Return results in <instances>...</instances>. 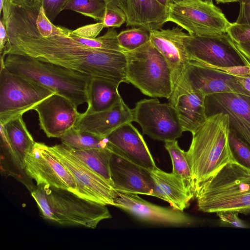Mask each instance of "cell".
<instances>
[{
    "label": "cell",
    "instance_id": "27",
    "mask_svg": "<svg viewBox=\"0 0 250 250\" xmlns=\"http://www.w3.org/2000/svg\"><path fill=\"white\" fill-rule=\"evenodd\" d=\"M165 147L171 160L172 172L183 180L186 188L195 196L192 172L186 152L179 147L176 140L165 142Z\"/></svg>",
    "mask_w": 250,
    "mask_h": 250
},
{
    "label": "cell",
    "instance_id": "42",
    "mask_svg": "<svg viewBox=\"0 0 250 250\" xmlns=\"http://www.w3.org/2000/svg\"><path fill=\"white\" fill-rule=\"evenodd\" d=\"M161 4L169 8L171 0H157Z\"/></svg>",
    "mask_w": 250,
    "mask_h": 250
},
{
    "label": "cell",
    "instance_id": "17",
    "mask_svg": "<svg viewBox=\"0 0 250 250\" xmlns=\"http://www.w3.org/2000/svg\"><path fill=\"white\" fill-rule=\"evenodd\" d=\"M107 140V147L113 153L149 171L156 167L143 136L131 122L115 129Z\"/></svg>",
    "mask_w": 250,
    "mask_h": 250
},
{
    "label": "cell",
    "instance_id": "16",
    "mask_svg": "<svg viewBox=\"0 0 250 250\" xmlns=\"http://www.w3.org/2000/svg\"><path fill=\"white\" fill-rule=\"evenodd\" d=\"M40 128L48 138H60L73 128L80 113L67 98L55 93L36 105Z\"/></svg>",
    "mask_w": 250,
    "mask_h": 250
},
{
    "label": "cell",
    "instance_id": "40",
    "mask_svg": "<svg viewBox=\"0 0 250 250\" xmlns=\"http://www.w3.org/2000/svg\"><path fill=\"white\" fill-rule=\"evenodd\" d=\"M234 43L240 53L250 61V41L243 43L234 42Z\"/></svg>",
    "mask_w": 250,
    "mask_h": 250
},
{
    "label": "cell",
    "instance_id": "5",
    "mask_svg": "<svg viewBox=\"0 0 250 250\" xmlns=\"http://www.w3.org/2000/svg\"><path fill=\"white\" fill-rule=\"evenodd\" d=\"M45 219L63 226L95 229L112 217L105 205L81 197L69 190L40 185L31 192Z\"/></svg>",
    "mask_w": 250,
    "mask_h": 250
},
{
    "label": "cell",
    "instance_id": "12",
    "mask_svg": "<svg viewBox=\"0 0 250 250\" xmlns=\"http://www.w3.org/2000/svg\"><path fill=\"white\" fill-rule=\"evenodd\" d=\"M24 170L37 186L50 185L69 190L80 196L72 175L44 143H35L24 159Z\"/></svg>",
    "mask_w": 250,
    "mask_h": 250
},
{
    "label": "cell",
    "instance_id": "3",
    "mask_svg": "<svg viewBox=\"0 0 250 250\" xmlns=\"http://www.w3.org/2000/svg\"><path fill=\"white\" fill-rule=\"evenodd\" d=\"M198 209L206 213L234 211L250 214V170L227 164L202 183L195 194Z\"/></svg>",
    "mask_w": 250,
    "mask_h": 250
},
{
    "label": "cell",
    "instance_id": "11",
    "mask_svg": "<svg viewBox=\"0 0 250 250\" xmlns=\"http://www.w3.org/2000/svg\"><path fill=\"white\" fill-rule=\"evenodd\" d=\"M49 148L72 175L80 197L105 206L114 205L119 192L106 180L74 156L64 145Z\"/></svg>",
    "mask_w": 250,
    "mask_h": 250
},
{
    "label": "cell",
    "instance_id": "23",
    "mask_svg": "<svg viewBox=\"0 0 250 250\" xmlns=\"http://www.w3.org/2000/svg\"><path fill=\"white\" fill-rule=\"evenodd\" d=\"M149 172L153 185L152 196L168 202L172 208L182 211L189 206L195 196L179 177L157 167Z\"/></svg>",
    "mask_w": 250,
    "mask_h": 250
},
{
    "label": "cell",
    "instance_id": "24",
    "mask_svg": "<svg viewBox=\"0 0 250 250\" xmlns=\"http://www.w3.org/2000/svg\"><path fill=\"white\" fill-rule=\"evenodd\" d=\"M120 83L107 78L91 76L87 86V108L90 114L107 110L121 98L118 91Z\"/></svg>",
    "mask_w": 250,
    "mask_h": 250
},
{
    "label": "cell",
    "instance_id": "6",
    "mask_svg": "<svg viewBox=\"0 0 250 250\" xmlns=\"http://www.w3.org/2000/svg\"><path fill=\"white\" fill-rule=\"evenodd\" d=\"M124 52L128 83L146 95L168 99L174 88L171 71L165 58L150 42L136 50Z\"/></svg>",
    "mask_w": 250,
    "mask_h": 250
},
{
    "label": "cell",
    "instance_id": "19",
    "mask_svg": "<svg viewBox=\"0 0 250 250\" xmlns=\"http://www.w3.org/2000/svg\"><path fill=\"white\" fill-rule=\"evenodd\" d=\"M110 167L113 187L117 191L152 196L153 185L149 170L114 153Z\"/></svg>",
    "mask_w": 250,
    "mask_h": 250
},
{
    "label": "cell",
    "instance_id": "21",
    "mask_svg": "<svg viewBox=\"0 0 250 250\" xmlns=\"http://www.w3.org/2000/svg\"><path fill=\"white\" fill-rule=\"evenodd\" d=\"M132 121V110L121 97L107 110L90 114L80 113L74 128L106 138L121 125Z\"/></svg>",
    "mask_w": 250,
    "mask_h": 250
},
{
    "label": "cell",
    "instance_id": "36",
    "mask_svg": "<svg viewBox=\"0 0 250 250\" xmlns=\"http://www.w3.org/2000/svg\"><path fill=\"white\" fill-rule=\"evenodd\" d=\"M68 0H40L47 18L52 22L63 10Z\"/></svg>",
    "mask_w": 250,
    "mask_h": 250
},
{
    "label": "cell",
    "instance_id": "45",
    "mask_svg": "<svg viewBox=\"0 0 250 250\" xmlns=\"http://www.w3.org/2000/svg\"><path fill=\"white\" fill-rule=\"evenodd\" d=\"M208 4H213L212 0H195Z\"/></svg>",
    "mask_w": 250,
    "mask_h": 250
},
{
    "label": "cell",
    "instance_id": "9",
    "mask_svg": "<svg viewBox=\"0 0 250 250\" xmlns=\"http://www.w3.org/2000/svg\"><path fill=\"white\" fill-rule=\"evenodd\" d=\"M182 41L189 61L215 66L245 65L243 55L227 33L204 36L185 33Z\"/></svg>",
    "mask_w": 250,
    "mask_h": 250
},
{
    "label": "cell",
    "instance_id": "10",
    "mask_svg": "<svg viewBox=\"0 0 250 250\" xmlns=\"http://www.w3.org/2000/svg\"><path fill=\"white\" fill-rule=\"evenodd\" d=\"M132 110L133 121L141 126L143 134L164 142L180 137L184 132L177 114L168 103L158 99L142 100Z\"/></svg>",
    "mask_w": 250,
    "mask_h": 250
},
{
    "label": "cell",
    "instance_id": "35",
    "mask_svg": "<svg viewBox=\"0 0 250 250\" xmlns=\"http://www.w3.org/2000/svg\"><path fill=\"white\" fill-rule=\"evenodd\" d=\"M216 213L222 226L239 228H249V225L238 217V213L234 211H220Z\"/></svg>",
    "mask_w": 250,
    "mask_h": 250
},
{
    "label": "cell",
    "instance_id": "46",
    "mask_svg": "<svg viewBox=\"0 0 250 250\" xmlns=\"http://www.w3.org/2000/svg\"><path fill=\"white\" fill-rule=\"evenodd\" d=\"M5 0H0V12L1 13L2 10V7Z\"/></svg>",
    "mask_w": 250,
    "mask_h": 250
},
{
    "label": "cell",
    "instance_id": "2",
    "mask_svg": "<svg viewBox=\"0 0 250 250\" xmlns=\"http://www.w3.org/2000/svg\"><path fill=\"white\" fill-rule=\"evenodd\" d=\"M229 118L217 113L208 117L193 133L186 152L195 196L199 187L228 163L233 162L229 143Z\"/></svg>",
    "mask_w": 250,
    "mask_h": 250
},
{
    "label": "cell",
    "instance_id": "37",
    "mask_svg": "<svg viewBox=\"0 0 250 250\" xmlns=\"http://www.w3.org/2000/svg\"><path fill=\"white\" fill-rule=\"evenodd\" d=\"M104 28L102 21L96 23L86 25L79 27L72 32L75 35L85 38L94 39Z\"/></svg>",
    "mask_w": 250,
    "mask_h": 250
},
{
    "label": "cell",
    "instance_id": "22",
    "mask_svg": "<svg viewBox=\"0 0 250 250\" xmlns=\"http://www.w3.org/2000/svg\"><path fill=\"white\" fill-rule=\"evenodd\" d=\"M119 6L125 14L126 26L142 27L151 32L168 21L169 8L157 0H120Z\"/></svg>",
    "mask_w": 250,
    "mask_h": 250
},
{
    "label": "cell",
    "instance_id": "4",
    "mask_svg": "<svg viewBox=\"0 0 250 250\" xmlns=\"http://www.w3.org/2000/svg\"><path fill=\"white\" fill-rule=\"evenodd\" d=\"M3 64L10 72L67 98L77 107L87 102L90 76L25 55L7 54Z\"/></svg>",
    "mask_w": 250,
    "mask_h": 250
},
{
    "label": "cell",
    "instance_id": "13",
    "mask_svg": "<svg viewBox=\"0 0 250 250\" xmlns=\"http://www.w3.org/2000/svg\"><path fill=\"white\" fill-rule=\"evenodd\" d=\"M138 195L119 193L114 206L139 220L156 225L180 227L190 225L194 222L182 211L153 204Z\"/></svg>",
    "mask_w": 250,
    "mask_h": 250
},
{
    "label": "cell",
    "instance_id": "18",
    "mask_svg": "<svg viewBox=\"0 0 250 250\" xmlns=\"http://www.w3.org/2000/svg\"><path fill=\"white\" fill-rule=\"evenodd\" d=\"M183 74L195 89L205 96L231 93L250 97V92L233 76L199 62L189 61Z\"/></svg>",
    "mask_w": 250,
    "mask_h": 250
},
{
    "label": "cell",
    "instance_id": "29",
    "mask_svg": "<svg viewBox=\"0 0 250 250\" xmlns=\"http://www.w3.org/2000/svg\"><path fill=\"white\" fill-rule=\"evenodd\" d=\"M65 33L72 39L89 47L102 50L123 52L118 40L117 31L113 28H109L105 34L94 39H88L77 36L72 30L64 27Z\"/></svg>",
    "mask_w": 250,
    "mask_h": 250
},
{
    "label": "cell",
    "instance_id": "26",
    "mask_svg": "<svg viewBox=\"0 0 250 250\" xmlns=\"http://www.w3.org/2000/svg\"><path fill=\"white\" fill-rule=\"evenodd\" d=\"M67 147L74 156L113 187L110 167L113 153L108 148L77 150Z\"/></svg>",
    "mask_w": 250,
    "mask_h": 250
},
{
    "label": "cell",
    "instance_id": "33",
    "mask_svg": "<svg viewBox=\"0 0 250 250\" xmlns=\"http://www.w3.org/2000/svg\"><path fill=\"white\" fill-rule=\"evenodd\" d=\"M104 28H119L126 22V16L123 10L117 5L106 4L104 16L102 21Z\"/></svg>",
    "mask_w": 250,
    "mask_h": 250
},
{
    "label": "cell",
    "instance_id": "14",
    "mask_svg": "<svg viewBox=\"0 0 250 250\" xmlns=\"http://www.w3.org/2000/svg\"><path fill=\"white\" fill-rule=\"evenodd\" d=\"M205 97L183 74L177 81L168 99L177 114L184 132L193 133L207 120Z\"/></svg>",
    "mask_w": 250,
    "mask_h": 250
},
{
    "label": "cell",
    "instance_id": "30",
    "mask_svg": "<svg viewBox=\"0 0 250 250\" xmlns=\"http://www.w3.org/2000/svg\"><path fill=\"white\" fill-rule=\"evenodd\" d=\"M105 7L104 0H68L63 10H72L95 21H102Z\"/></svg>",
    "mask_w": 250,
    "mask_h": 250
},
{
    "label": "cell",
    "instance_id": "41",
    "mask_svg": "<svg viewBox=\"0 0 250 250\" xmlns=\"http://www.w3.org/2000/svg\"><path fill=\"white\" fill-rule=\"evenodd\" d=\"M234 77L246 90L250 92V74L245 76Z\"/></svg>",
    "mask_w": 250,
    "mask_h": 250
},
{
    "label": "cell",
    "instance_id": "7",
    "mask_svg": "<svg viewBox=\"0 0 250 250\" xmlns=\"http://www.w3.org/2000/svg\"><path fill=\"white\" fill-rule=\"evenodd\" d=\"M0 58V124L22 116L56 93L33 81L9 71Z\"/></svg>",
    "mask_w": 250,
    "mask_h": 250
},
{
    "label": "cell",
    "instance_id": "43",
    "mask_svg": "<svg viewBox=\"0 0 250 250\" xmlns=\"http://www.w3.org/2000/svg\"><path fill=\"white\" fill-rule=\"evenodd\" d=\"M217 3H228L238 1V0H215Z\"/></svg>",
    "mask_w": 250,
    "mask_h": 250
},
{
    "label": "cell",
    "instance_id": "15",
    "mask_svg": "<svg viewBox=\"0 0 250 250\" xmlns=\"http://www.w3.org/2000/svg\"><path fill=\"white\" fill-rule=\"evenodd\" d=\"M207 116L217 113L228 115L229 128L250 146V97L231 93H217L205 97Z\"/></svg>",
    "mask_w": 250,
    "mask_h": 250
},
{
    "label": "cell",
    "instance_id": "44",
    "mask_svg": "<svg viewBox=\"0 0 250 250\" xmlns=\"http://www.w3.org/2000/svg\"><path fill=\"white\" fill-rule=\"evenodd\" d=\"M104 0L106 4H107L109 3H114L115 4L117 5L118 6H119L120 0Z\"/></svg>",
    "mask_w": 250,
    "mask_h": 250
},
{
    "label": "cell",
    "instance_id": "32",
    "mask_svg": "<svg viewBox=\"0 0 250 250\" xmlns=\"http://www.w3.org/2000/svg\"><path fill=\"white\" fill-rule=\"evenodd\" d=\"M228 140L232 161L250 170V146L230 128Z\"/></svg>",
    "mask_w": 250,
    "mask_h": 250
},
{
    "label": "cell",
    "instance_id": "39",
    "mask_svg": "<svg viewBox=\"0 0 250 250\" xmlns=\"http://www.w3.org/2000/svg\"><path fill=\"white\" fill-rule=\"evenodd\" d=\"M8 42V36L5 24L1 19L0 21V53L1 54Z\"/></svg>",
    "mask_w": 250,
    "mask_h": 250
},
{
    "label": "cell",
    "instance_id": "8",
    "mask_svg": "<svg viewBox=\"0 0 250 250\" xmlns=\"http://www.w3.org/2000/svg\"><path fill=\"white\" fill-rule=\"evenodd\" d=\"M168 21L177 24L190 35L198 36L227 33L230 23L213 4L195 0H171Z\"/></svg>",
    "mask_w": 250,
    "mask_h": 250
},
{
    "label": "cell",
    "instance_id": "38",
    "mask_svg": "<svg viewBox=\"0 0 250 250\" xmlns=\"http://www.w3.org/2000/svg\"><path fill=\"white\" fill-rule=\"evenodd\" d=\"M239 13L235 21L237 23H250V0H238Z\"/></svg>",
    "mask_w": 250,
    "mask_h": 250
},
{
    "label": "cell",
    "instance_id": "34",
    "mask_svg": "<svg viewBox=\"0 0 250 250\" xmlns=\"http://www.w3.org/2000/svg\"><path fill=\"white\" fill-rule=\"evenodd\" d=\"M227 33L236 43L250 41V23H230Z\"/></svg>",
    "mask_w": 250,
    "mask_h": 250
},
{
    "label": "cell",
    "instance_id": "28",
    "mask_svg": "<svg viewBox=\"0 0 250 250\" xmlns=\"http://www.w3.org/2000/svg\"><path fill=\"white\" fill-rule=\"evenodd\" d=\"M62 144L74 149L107 147V140L91 133L72 128L61 137Z\"/></svg>",
    "mask_w": 250,
    "mask_h": 250
},
{
    "label": "cell",
    "instance_id": "1",
    "mask_svg": "<svg viewBox=\"0 0 250 250\" xmlns=\"http://www.w3.org/2000/svg\"><path fill=\"white\" fill-rule=\"evenodd\" d=\"M7 36L3 52L5 56L28 55L90 76L128 83L124 52L89 47L68 36L63 26L56 25L53 34L46 37L38 34H7Z\"/></svg>",
    "mask_w": 250,
    "mask_h": 250
},
{
    "label": "cell",
    "instance_id": "25",
    "mask_svg": "<svg viewBox=\"0 0 250 250\" xmlns=\"http://www.w3.org/2000/svg\"><path fill=\"white\" fill-rule=\"evenodd\" d=\"M3 125L11 149L24 165V159L36 142L22 116L13 119Z\"/></svg>",
    "mask_w": 250,
    "mask_h": 250
},
{
    "label": "cell",
    "instance_id": "20",
    "mask_svg": "<svg viewBox=\"0 0 250 250\" xmlns=\"http://www.w3.org/2000/svg\"><path fill=\"white\" fill-rule=\"evenodd\" d=\"M185 33L178 27L150 32V42L163 56L170 67L174 87L189 62L182 41Z\"/></svg>",
    "mask_w": 250,
    "mask_h": 250
},
{
    "label": "cell",
    "instance_id": "31",
    "mask_svg": "<svg viewBox=\"0 0 250 250\" xmlns=\"http://www.w3.org/2000/svg\"><path fill=\"white\" fill-rule=\"evenodd\" d=\"M117 38L123 52L132 51L150 41V32L138 27L122 31Z\"/></svg>",
    "mask_w": 250,
    "mask_h": 250
}]
</instances>
